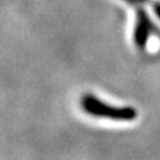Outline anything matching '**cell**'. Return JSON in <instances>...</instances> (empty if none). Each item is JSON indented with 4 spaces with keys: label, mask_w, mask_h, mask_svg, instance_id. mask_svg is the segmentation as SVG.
I'll list each match as a JSON object with an SVG mask.
<instances>
[{
    "label": "cell",
    "mask_w": 160,
    "mask_h": 160,
    "mask_svg": "<svg viewBox=\"0 0 160 160\" xmlns=\"http://www.w3.org/2000/svg\"><path fill=\"white\" fill-rule=\"evenodd\" d=\"M153 12H155V15L160 19V3H155L153 4Z\"/></svg>",
    "instance_id": "cell-3"
},
{
    "label": "cell",
    "mask_w": 160,
    "mask_h": 160,
    "mask_svg": "<svg viewBox=\"0 0 160 160\" xmlns=\"http://www.w3.org/2000/svg\"><path fill=\"white\" fill-rule=\"evenodd\" d=\"M82 108L91 116L106 118L115 122H132L138 116V112L132 107H115L92 95H84L82 98Z\"/></svg>",
    "instance_id": "cell-1"
},
{
    "label": "cell",
    "mask_w": 160,
    "mask_h": 160,
    "mask_svg": "<svg viewBox=\"0 0 160 160\" xmlns=\"http://www.w3.org/2000/svg\"><path fill=\"white\" fill-rule=\"evenodd\" d=\"M151 28L152 24L148 15L144 12V9H139L136 13V24H135L133 29V42L138 48L144 49L147 47L149 35H151Z\"/></svg>",
    "instance_id": "cell-2"
}]
</instances>
